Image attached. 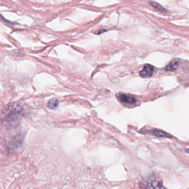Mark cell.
Listing matches in <instances>:
<instances>
[{"label": "cell", "mask_w": 189, "mask_h": 189, "mask_svg": "<svg viewBox=\"0 0 189 189\" xmlns=\"http://www.w3.org/2000/svg\"><path fill=\"white\" fill-rule=\"evenodd\" d=\"M59 103V100L57 99L52 98L51 99L49 100V102L48 103V107L49 108V109H55L58 106Z\"/></svg>", "instance_id": "obj_4"}, {"label": "cell", "mask_w": 189, "mask_h": 189, "mask_svg": "<svg viewBox=\"0 0 189 189\" xmlns=\"http://www.w3.org/2000/svg\"><path fill=\"white\" fill-rule=\"evenodd\" d=\"M146 132L150 134L154 135L156 137H162V138H172L170 135L168 134L167 133L163 132L162 130H147V131H146Z\"/></svg>", "instance_id": "obj_3"}, {"label": "cell", "mask_w": 189, "mask_h": 189, "mask_svg": "<svg viewBox=\"0 0 189 189\" xmlns=\"http://www.w3.org/2000/svg\"><path fill=\"white\" fill-rule=\"evenodd\" d=\"M179 67V64L177 61H172L169 65L166 66L165 70L167 71H174L177 70Z\"/></svg>", "instance_id": "obj_5"}, {"label": "cell", "mask_w": 189, "mask_h": 189, "mask_svg": "<svg viewBox=\"0 0 189 189\" xmlns=\"http://www.w3.org/2000/svg\"><path fill=\"white\" fill-rule=\"evenodd\" d=\"M117 98L120 102L127 104H133L136 101L135 98L132 95L125 93H120L117 95Z\"/></svg>", "instance_id": "obj_2"}, {"label": "cell", "mask_w": 189, "mask_h": 189, "mask_svg": "<svg viewBox=\"0 0 189 189\" xmlns=\"http://www.w3.org/2000/svg\"><path fill=\"white\" fill-rule=\"evenodd\" d=\"M188 152H189V150H188Z\"/></svg>", "instance_id": "obj_7"}, {"label": "cell", "mask_w": 189, "mask_h": 189, "mask_svg": "<svg viewBox=\"0 0 189 189\" xmlns=\"http://www.w3.org/2000/svg\"><path fill=\"white\" fill-rule=\"evenodd\" d=\"M154 70V68L152 65H145L143 70L139 72V75L143 78H150L152 76Z\"/></svg>", "instance_id": "obj_1"}, {"label": "cell", "mask_w": 189, "mask_h": 189, "mask_svg": "<svg viewBox=\"0 0 189 189\" xmlns=\"http://www.w3.org/2000/svg\"><path fill=\"white\" fill-rule=\"evenodd\" d=\"M149 4L152 6H153V7L155 8H157L158 10H159L160 11H161V12H166L165 9L161 5L159 4V3H158L154 2V1H150V2H149Z\"/></svg>", "instance_id": "obj_6"}]
</instances>
